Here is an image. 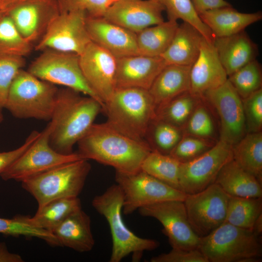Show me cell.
<instances>
[{
	"mask_svg": "<svg viewBox=\"0 0 262 262\" xmlns=\"http://www.w3.org/2000/svg\"><path fill=\"white\" fill-rule=\"evenodd\" d=\"M81 157L113 167L115 172L131 174L141 170L152 150L146 140L132 138L106 122L94 123L77 143Z\"/></svg>",
	"mask_w": 262,
	"mask_h": 262,
	"instance_id": "1",
	"label": "cell"
},
{
	"mask_svg": "<svg viewBox=\"0 0 262 262\" xmlns=\"http://www.w3.org/2000/svg\"><path fill=\"white\" fill-rule=\"evenodd\" d=\"M102 104L96 99L70 88L59 89L51 121L49 144L63 154L73 153L74 146L86 134Z\"/></svg>",
	"mask_w": 262,
	"mask_h": 262,
	"instance_id": "2",
	"label": "cell"
},
{
	"mask_svg": "<svg viewBox=\"0 0 262 262\" xmlns=\"http://www.w3.org/2000/svg\"><path fill=\"white\" fill-rule=\"evenodd\" d=\"M123 204V193L117 184L109 186L92 201L93 207L105 217L109 226L112 239L109 262H120L131 254L132 261L138 262L145 251L156 249L160 243L139 237L127 227L122 217Z\"/></svg>",
	"mask_w": 262,
	"mask_h": 262,
	"instance_id": "3",
	"label": "cell"
},
{
	"mask_svg": "<svg viewBox=\"0 0 262 262\" xmlns=\"http://www.w3.org/2000/svg\"><path fill=\"white\" fill-rule=\"evenodd\" d=\"M103 111L111 126L132 138L145 140L156 108L148 90L126 88L115 89Z\"/></svg>",
	"mask_w": 262,
	"mask_h": 262,
	"instance_id": "4",
	"label": "cell"
},
{
	"mask_svg": "<svg viewBox=\"0 0 262 262\" xmlns=\"http://www.w3.org/2000/svg\"><path fill=\"white\" fill-rule=\"evenodd\" d=\"M58 90L22 68L13 81L4 108L19 119L50 120Z\"/></svg>",
	"mask_w": 262,
	"mask_h": 262,
	"instance_id": "5",
	"label": "cell"
},
{
	"mask_svg": "<svg viewBox=\"0 0 262 262\" xmlns=\"http://www.w3.org/2000/svg\"><path fill=\"white\" fill-rule=\"evenodd\" d=\"M259 236L224 222L200 237L198 249L209 262H257L262 255Z\"/></svg>",
	"mask_w": 262,
	"mask_h": 262,
	"instance_id": "6",
	"label": "cell"
},
{
	"mask_svg": "<svg viewBox=\"0 0 262 262\" xmlns=\"http://www.w3.org/2000/svg\"><path fill=\"white\" fill-rule=\"evenodd\" d=\"M88 161L59 165L23 180L22 187L35 198L38 208L54 199L78 197L91 168Z\"/></svg>",
	"mask_w": 262,
	"mask_h": 262,
	"instance_id": "7",
	"label": "cell"
},
{
	"mask_svg": "<svg viewBox=\"0 0 262 262\" xmlns=\"http://www.w3.org/2000/svg\"><path fill=\"white\" fill-rule=\"evenodd\" d=\"M30 65L28 71L37 78L54 85L70 88L102 102L86 82L79 55L72 52L45 49Z\"/></svg>",
	"mask_w": 262,
	"mask_h": 262,
	"instance_id": "8",
	"label": "cell"
},
{
	"mask_svg": "<svg viewBox=\"0 0 262 262\" xmlns=\"http://www.w3.org/2000/svg\"><path fill=\"white\" fill-rule=\"evenodd\" d=\"M115 180L123 193L122 212L125 215L162 201H183L186 196L141 170L131 174L115 172Z\"/></svg>",
	"mask_w": 262,
	"mask_h": 262,
	"instance_id": "9",
	"label": "cell"
},
{
	"mask_svg": "<svg viewBox=\"0 0 262 262\" xmlns=\"http://www.w3.org/2000/svg\"><path fill=\"white\" fill-rule=\"evenodd\" d=\"M52 127L50 121L36 140L0 174L2 180L21 182L59 165L82 159L77 152L63 154L51 147L49 140Z\"/></svg>",
	"mask_w": 262,
	"mask_h": 262,
	"instance_id": "10",
	"label": "cell"
},
{
	"mask_svg": "<svg viewBox=\"0 0 262 262\" xmlns=\"http://www.w3.org/2000/svg\"><path fill=\"white\" fill-rule=\"evenodd\" d=\"M86 16L81 11H60L36 43L35 49H50L80 55L92 42L86 27Z\"/></svg>",
	"mask_w": 262,
	"mask_h": 262,
	"instance_id": "11",
	"label": "cell"
},
{
	"mask_svg": "<svg viewBox=\"0 0 262 262\" xmlns=\"http://www.w3.org/2000/svg\"><path fill=\"white\" fill-rule=\"evenodd\" d=\"M229 196L214 183L199 192L186 194L183 200L188 219L200 237L224 222Z\"/></svg>",
	"mask_w": 262,
	"mask_h": 262,
	"instance_id": "12",
	"label": "cell"
},
{
	"mask_svg": "<svg viewBox=\"0 0 262 262\" xmlns=\"http://www.w3.org/2000/svg\"><path fill=\"white\" fill-rule=\"evenodd\" d=\"M232 159V146L219 140L203 154L191 161L181 163L180 190L190 194L205 189L214 183L221 168Z\"/></svg>",
	"mask_w": 262,
	"mask_h": 262,
	"instance_id": "13",
	"label": "cell"
},
{
	"mask_svg": "<svg viewBox=\"0 0 262 262\" xmlns=\"http://www.w3.org/2000/svg\"><path fill=\"white\" fill-rule=\"evenodd\" d=\"M143 216L156 219L162 225L163 232L172 248L198 249L200 237L189 222L183 201L172 200L151 204L138 210Z\"/></svg>",
	"mask_w": 262,
	"mask_h": 262,
	"instance_id": "14",
	"label": "cell"
},
{
	"mask_svg": "<svg viewBox=\"0 0 262 262\" xmlns=\"http://www.w3.org/2000/svg\"><path fill=\"white\" fill-rule=\"evenodd\" d=\"M203 99L214 108L220 121V140L233 146L247 133L242 99L228 79L207 91Z\"/></svg>",
	"mask_w": 262,
	"mask_h": 262,
	"instance_id": "15",
	"label": "cell"
},
{
	"mask_svg": "<svg viewBox=\"0 0 262 262\" xmlns=\"http://www.w3.org/2000/svg\"><path fill=\"white\" fill-rule=\"evenodd\" d=\"M79 57L83 76L104 107L115 90L117 58L93 42Z\"/></svg>",
	"mask_w": 262,
	"mask_h": 262,
	"instance_id": "16",
	"label": "cell"
},
{
	"mask_svg": "<svg viewBox=\"0 0 262 262\" xmlns=\"http://www.w3.org/2000/svg\"><path fill=\"white\" fill-rule=\"evenodd\" d=\"M163 6L155 0H118L102 16L106 19L137 33L164 21Z\"/></svg>",
	"mask_w": 262,
	"mask_h": 262,
	"instance_id": "17",
	"label": "cell"
},
{
	"mask_svg": "<svg viewBox=\"0 0 262 262\" xmlns=\"http://www.w3.org/2000/svg\"><path fill=\"white\" fill-rule=\"evenodd\" d=\"M59 13L57 0H35L19 5L6 13L21 35L33 44L40 39Z\"/></svg>",
	"mask_w": 262,
	"mask_h": 262,
	"instance_id": "18",
	"label": "cell"
},
{
	"mask_svg": "<svg viewBox=\"0 0 262 262\" xmlns=\"http://www.w3.org/2000/svg\"><path fill=\"white\" fill-rule=\"evenodd\" d=\"M86 27L92 42L116 58L139 54L136 33L103 16H86Z\"/></svg>",
	"mask_w": 262,
	"mask_h": 262,
	"instance_id": "19",
	"label": "cell"
},
{
	"mask_svg": "<svg viewBox=\"0 0 262 262\" xmlns=\"http://www.w3.org/2000/svg\"><path fill=\"white\" fill-rule=\"evenodd\" d=\"M228 77L213 43L203 38L198 56L190 68V93L202 99L205 93L222 85Z\"/></svg>",
	"mask_w": 262,
	"mask_h": 262,
	"instance_id": "20",
	"label": "cell"
},
{
	"mask_svg": "<svg viewBox=\"0 0 262 262\" xmlns=\"http://www.w3.org/2000/svg\"><path fill=\"white\" fill-rule=\"evenodd\" d=\"M166 65L161 56L138 54L117 58L115 89L137 88L148 90Z\"/></svg>",
	"mask_w": 262,
	"mask_h": 262,
	"instance_id": "21",
	"label": "cell"
},
{
	"mask_svg": "<svg viewBox=\"0 0 262 262\" xmlns=\"http://www.w3.org/2000/svg\"><path fill=\"white\" fill-rule=\"evenodd\" d=\"M213 44L228 76L256 59L259 55L257 45L245 31L230 36L215 37Z\"/></svg>",
	"mask_w": 262,
	"mask_h": 262,
	"instance_id": "22",
	"label": "cell"
},
{
	"mask_svg": "<svg viewBox=\"0 0 262 262\" xmlns=\"http://www.w3.org/2000/svg\"><path fill=\"white\" fill-rule=\"evenodd\" d=\"M91 221L90 216L80 209L69 215L51 232L56 237L59 246L80 253L89 252L95 245Z\"/></svg>",
	"mask_w": 262,
	"mask_h": 262,
	"instance_id": "23",
	"label": "cell"
},
{
	"mask_svg": "<svg viewBox=\"0 0 262 262\" xmlns=\"http://www.w3.org/2000/svg\"><path fill=\"white\" fill-rule=\"evenodd\" d=\"M199 16L214 37H220L245 31L247 27L262 20V13H242L230 6L208 10Z\"/></svg>",
	"mask_w": 262,
	"mask_h": 262,
	"instance_id": "24",
	"label": "cell"
},
{
	"mask_svg": "<svg viewBox=\"0 0 262 262\" xmlns=\"http://www.w3.org/2000/svg\"><path fill=\"white\" fill-rule=\"evenodd\" d=\"M190 68L188 66L167 65L162 70L148 90L156 111L189 91Z\"/></svg>",
	"mask_w": 262,
	"mask_h": 262,
	"instance_id": "25",
	"label": "cell"
},
{
	"mask_svg": "<svg viewBox=\"0 0 262 262\" xmlns=\"http://www.w3.org/2000/svg\"><path fill=\"white\" fill-rule=\"evenodd\" d=\"M204 37L191 24L179 25L169 47L161 56L166 65L191 66L196 60Z\"/></svg>",
	"mask_w": 262,
	"mask_h": 262,
	"instance_id": "26",
	"label": "cell"
},
{
	"mask_svg": "<svg viewBox=\"0 0 262 262\" xmlns=\"http://www.w3.org/2000/svg\"><path fill=\"white\" fill-rule=\"evenodd\" d=\"M214 183L229 196L262 197V183L233 159L221 168Z\"/></svg>",
	"mask_w": 262,
	"mask_h": 262,
	"instance_id": "27",
	"label": "cell"
},
{
	"mask_svg": "<svg viewBox=\"0 0 262 262\" xmlns=\"http://www.w3.org/2000/svg\"><path fill=\"white\" fill-rule=\"evenodd\" d=\"M80 209L81 201L78 197L61 198L51 200L38 208L32 217L16 216L32 227L51 232L69 215Z\"/></svg>",
	"mask_w": 262,
	"mask_h": 262,
	"instance_id": "28",
	"label": "cell"
},
{
	"mask_svg": "<svg viewBox=\"0 0 262 262\" xmlns=\"http://www.w3.org/2000/svg\"><path fill=\"white\" fill-rule=\"evenodd\" d=\"M179 25L176 21L168 20L136 33L139 54L161 56L171 43Z\"/></svg>",
	"mask_w": 262,
	"mask_h": 262,
	"instance_id": "29",
	"label": "cell"
},
{
	"mask_svg": "<svg viewBox=\"0 0 262 262\" xmlns=\"http://www.w3.org/2000/svg\"><path fill=\"white\" fill-rule=\"evenodd\" d=\"M233 160L262 183V133H247L232 146Z\"/></svg>",
	"mask_w": 262,
	"mask_h": 262,
	"instance_id": "30",
	"label": "cell"
},
{
	"mask_svg": "<svg viewBox=\"0 0 262 262\" xmlns=\"http://www.w3.org/2000/svg\"><path fill=\"white\" fill-rule=\"evenodd\" d=\"M262 214V197L229 196L224 222L253 231L258 217Z\"/></svg>",
	"mask_w": 262,
	"mask_h": 262,
	"instance_id": "31",
	"label": "cell"
},
{
	"mask_svg": "<svg viewBox=\"0 0 262 262\" xmlns=\"http://www.w3.org/2000/svg\"><path fill=\"white\" fill-rule=\"evenodd\" d=\"M180 164V162L169 154L152 150L142 162L141 170L180 190L179 178Z\"/></svg>",
	"mask_w": 262,
	"mask_h": 262,
	"instance_id": "32",
	"label": "cell"
},
{
	"mask_svg": "<svg viewBox=\"0 0 262 262\" xmlns=\"http://www.w3.org/2000/svg\"><path fill=\"white\" fill-rule=\"evenodd\" d=\"M202 99L189 91L185 92L157 109L155 118L183 131L190 115Z\"/></svg>",
	"mask_w": 262,
	"mask_h": 262,
	"instance_id": "33",
	"label": "cell"
},
{
	"mask_svg": "<svg viewBox=\"0 0 262 262\" xmlns=\"http://www.w3.org/2000/svg\"><path fill=\"white\" fill-rule=\"evenodd\" d=\"M183 135L181 129L154 118L148 127L145 140L152 150L169 154Z\"/></svg>",
	"mask_w": 262,
	"mask_h": 262,
	"instance_id": "34",
	"label": "cell"
},
{
	"mask_svg": "<svg viewBox=\"0 0 262 262\" xmlns=\"http://www.w3.org/2000/svg\"><path fill=\"white\" fill-rule=\"evenodd\" d=\"M164 8L168 20L181 19L196 28L205 39L213 43L215 38L210 29L202 22L191 0H155Z\"/></svg>",
	"mask_w": 262,
	"mask_h": 262,
	"instance_id": "35",
	"label": "cell"
},
{
	"mask_svg": "<svg viewBox=\"0 0 262 262\" xmlns=\"http://www.w3.org/2000/svg\"><path fill=\"white\" fill-rule=\"evenodd\" d=\"M33 44L20 33L6 13L0 12V54L25 57L33 49Z\"/></svg>",
	"mask_w": 262,
	"mask_h": 262,
	"instance_id": "36",
	"label": "cell"
},
{
	"mask_svg": "<svg viewBox=\"0 0 262 262\" xmlns=\"http://www.w3.org/2000/svg\"><path fill=\"white\" fill-rule=\"evenodd\" d=\"M228 79L241 98H245L262 88L261 65L255 59L229 76Z\"/></svg>",
	"mask_w": 262,
	"mask_h": 262,
	"instance_id": "37",
	"label": "cell"
},
{
	"mask_svg": "<svg viewBox=\"0 0 262 262\" xmlns=\"http://www.w3.org/2000/svg\"><path fill=\"white\" fill-rule=\"evenodd\" d=\"M203 102L202 99L194 109L183 130V134L215 140L213 121Z\"/></svg>",
	"mask_w": 262,
	"mask_h": 262,
	"instance_id": "38",
	"label": "cell"
},
{
	"mask_svg": "<svg viewBox=\"0 0 262 262\" xmlns=\"http://www.w3.org/2000/svg\"><path fill=\"white\" fill-rule=\"evenodd\" d=\"M0 233L16 237H36L52 246H59L56 237L50 231L32 227L20 220L16 216L12 218L0 217Z\"/></svg>",
	"mask_w": 262,
	"mask_h": 262,
	"instance_id": "39",
	"label": "cell"
},
{
	"mask_svg": "<svg viewBox=\"0 0 262 262\" xmlns=\"http://www.w3.org/2000/svg\"><path fill=\"white\" fill-rule=\"evenodd\" d=\"M217 141L183 134L169 155L180 163L186 162L209 150Z\"/></svg>",
	"mask_w": 262,
	"mask_h": 262,
	"instance_id": "40",
	"label": "cell"
},
{
	"mask_svg": "<svg viewBox=\"0 0 262 262\" xmlns=\"http://www.w3.org/2000/svg\"><path fill=\"white\" fill-rule=\"evenodd\" d=\"M25 65L23 57L0 54V112L4 108L13 80Z\"/></svg>",
	"mask_w": 262,
	"mask_h": 262,
	"instance_id": "41",
	"label": "cell"
},
{
	"mask_svg": "<svg viewBox=\"0 0 262 262\" xmlns=\"http://www.w3.org/2000/svg\"><path fill=\"white\" fill-rule=\"evenodd\" d=\"M246 133L262 131V88L242 99Z\"/></svg>",
	"mask_w": 262,
	"mask_h": 262,
	"instance_id": "42",
	"label": "cell"
},
{
	"mask_svg": "<svg viewBox=\"0 0 262 262\" xmlns=\"http://www.w3.org/2000/svg\"><path fill=\"white\" fill-rule=\"evenodd\" d=\"M60 12L77 10L84 12L87 16H102L114 2L112 0H57Z\"/></svg>",
	"mask_w": 262,
	"mask_h": 262,
	"instance_id": "43",
	"label": "cell"
},
{
	"mask_svg": "<svg viewBox=\"0 0 262 262\" xmlns=\"http://www.w3.org/2000/svg\"><path fill=\"white\" fill-rule=\"evenodd\" d=\"M151 262H209L198 249L185 250L172 248L167 253L152 257Z\"/></svg>",
	"mask_w": 262,
	"mask_h": 262,
	"instance_id": "44",
	"label": "cell"
},
{
	"mask_svg": "<svg viewBox=\"0 0 262 262\" xmlns=\"http://www.w3.org/2000/svg\"><path fill=\"white\" fill-rule=\"evenodd\" d=\"M40 132L33 131L29 135L24 143L19 147L12 150L0 152V174L14 163L36 140Z\"/></svg>",
	"mask_w": 262,
	"mask_h": 262,
	"instance_id": "45",
	"label": "cell"
},
{
	"mask_svg": "<svg viewBox=\"0 0 262 262\" xmlns=\"http://www.w3.org/2000/svg\"><path fill=\"white\" fill-rule=\"evenodd\" d=\"M196 13L199 14L205 11L220 7L232 6L225 0H191Z\"/></svg>",
	"mask_w": 262,
	"mask_h": 262,
	"instance_id": "46",
	"label": "cell"
},
{
	"mask_svg": "<svg viewBox=\"0 0 262 262\" xmlns=\"http://www.w3.org/2000/svg\"><path fill=\"white\" fill-rule=\"evenodd\" d=\"M22 257L10 252L4 243L0 241V262H23Z\"/></svg>",
	"mask_w": 262,
	"mask_h": 262,
	"instance_id": "47",
	"label": "cell"
},
{
	"mask_svg": "<svg viewBox=\"0 0 262 262\" xmlns=\"http://www.w3.org/2000/svg\"><path fill=\"white\" fill-rule=\"evenodd\" d=\"M33 0H0V9L1 12L6 13L19 5Z\"/></svg>",
	"mask_w": 262,
	"mask_h": 262,
	"instance_id": "48",
	"label": "cell"
},
{
	"mask_svg": "<svg viewBox=\"0 0 262 262\" xmlns=\"http://www.w3.org/2000/svg\"><path fill=\"white\" fill-rule=\"evenodd\" d=\"M253 231L257 235L259 236L262 231V214L260 215L257 219L254 225Z\"/></svg>",
	"mask_w": 262,
	"mask_h": 262,
	"instance_id": "49",
	"label": "cell"
},
{
	"mask_svg": "<svg viewBox=\"0 0 262 262\" xmlns=\"http://www.w3.org/2000/svg\"><path fill=\"white\" fill-rule=\"evenodd\" d=\"M3 117L1 113V112H0V123L3 121Z\"/></svg>",
	"mask_w": 262,
	"mask_h": 262,
	"instance_id": "50",
	"label": "cell"
},
{
	"mask_svg": "<svg viewBox=\"0 0 262 262\" xmlns=\"http://www.w3.org/2000/svg\"><path fill=\"white\" fill-rule=\"evenodd\" d=\"M113 0V2H115V1H117V0Z\"/></svg>",
	"mask_w": 262,
	"mask_h": 262,
	"instance_id": "51",
	"label": "cell"
},
{
	"mask_svg": "<svg viewBox=\"0 0 262 262\" xmlns=\"http://www.w3.org/2000/svg\"><path fill=\"white\" fill-rule=\"evenodd\" d=\"M0 11H1V10H0Z\"/></svg>",
	"mask_w": 262,
	"mask_h": 262,
	"instance_id": "52",
	"label": "cell"
}]
</instances>
